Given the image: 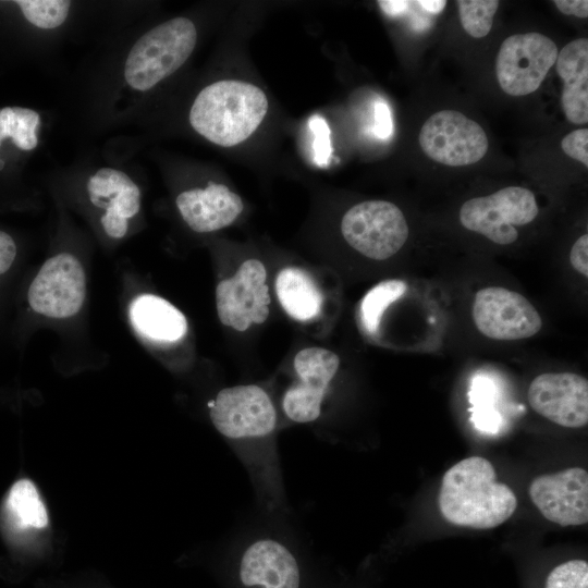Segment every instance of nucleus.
Segmentation results:
<instances>
[{
  "mask_svg": "<svg viewBox=\"0 0 588 588\" xmlns=\"http://www.w3.org/2000/svg\"><path fill=\"white\" fill-rule=\"evenodd\" d=\"M0 145H1V142H0Z\"/></svg>",
  "mask_w": 588,
  "mask_h": 588,
  "instance_id": "obj_37",
  "label": "nucleus"
},
{
  "mask_svg": "<svg viewBox=\"0 0 588 588\" xmlns=\"http://www.w3.org/2000/svg\"><path fill=\"white\" fill-rule=\"evenodd\" d=\"M176 206L195 232H213L232 224L243 211L241 197L223 184L209 182L205 188H192L176 197Z\"/></svg>",
  "mask_w": 588,
  "mask_h": 588,
  "instance_id": "obj_16",
  "label": "nucleus"
},
{
  "mask_svg": "<svg viewBox=\"0 0 588 588\" xmlns=\"http://www.w3.org/2000/svg\"><path fill=\"white\" fill-rule=\"evenodd\" d=\"M546 588H588V563L571 560L555 566L547 577Z\"/></svg>",
  "mask_w": 588,
  "mask_h": 588,
  "instance_id": "obj_26",
  "label": "nucleus"
},
{
  "mask_svg": "<svg viewBox=\"0 0 588 588\" xmlns=\"http://www.w3.org/2000/svg\"><path fill=\"white\" fill-rule=\"evenodd\" d=\"M558 53L554 41L537 32L505 38L495 60L500 87L514 97L536 91L555 64Z\"/></svg>",
  "mask_w": 588,
  "mask_h": 588,
  "instance_id": "obj_6",
  "label": "nucleus"
},
{
  "mask_svg": "<svg viewBox=\"0 0 588 588\" xmlns=\"http://www.w3.org/2000/svg\"><path fill=\"white\" fill-rule=\"evenodd\" d=\"M130 318L138 333L157 342H176L187 332L185 316L170 302L152 294L136 297Z\"/></svg>",
  "mask_w": 588,
  "mask_h": 588,
  "instance_id": "obj_18",
  "label": "nucleus"
},
{
  "mask_svg": "<svg viewBox=\"0 0 588 588\" xmlns=\"http://www.w3.org/2000/svg\"><path fill=\"white\" fill-rule=\"evenodd\" d=\"M268 98L256 85L237 79L215 82L196 96L189 123L203 137L222 147L246 140L261 124Z\"/></svg>",
  "mask_w": 588,
  "mask_h": 588,
  "instance_id": "obj_2",
  "label": "nucleus"
},
{
  "mask_svg": "<svg viewBox=\"0 0 588 588\" xmlns=\"http://www.w3.org/2000/svg\"><path fill=\"white\" fill-rule=\"evenodd\" d=\"M407 290V284L399 279L385 280L364 296L360 303V320L366 332L370 335L377 333L385 309L397 301Z\"/></svg>",
  "mask_w": 588,
  "mask_h": 588,
  "instance_id": "obj_23",
  "label": "nucleus"
},
{
  "mask_svg": "<svg viewBox=\"0 0 588 588\" xmlns=\"http://www.w3.org/2000/svg\"><path fill=\"white\" fill-rule=\"evenodd\" d=\"M40 117L33 109L5 107L0 109V142L10 137L23 150H33L38 145L37 130Z\"/></svg>",
  "mask_w": 588,
  "mask_h": 588,
  "instance_id": "obj_22",
  "label": "nucleus"
},
{
  "mask_svg": "<svg viewBox=\"0 0 588 588\" xmlns=\"http://www.w3.org/2000/svg\"><path fill=\"white\" fill-rule=\"evenodd\" d=\"M86 293L85 272L79 260L58 254L42 265L28 289L32 309L50 318H69L79 311Z\"/></svg>",
  "mask_w": 588,
  "mask_h": 588,
  "instance_id": "obj_11",
  "label": "nucleus"
},
{
  "mask_svg": "<svg viewBox=\"0 0 588 588\" xmlns=\"http://www.w3.org/2000/svg\"><path fill=\"white\" fill-rule=\"evenodd\" d=\"M413 2L400 0H382L378 1L380 9L390 16H397L407 11Z\"/></svg>",
  "mask_w": 588,
  "mask_h": 588,
  "instance_id": "obj_34",
  "label": "nucleus"
},
{
  "mask_svg": "<svg viewBox=\"0 0 588 588\" xmlns=\"http://www.w3.org/2000/svg\"><path fill=\"white\" fill-rule=\"evenodd\" d=\"M569 261L574 270L585 278L588 277V235L584 234L576 240L569 253Z\"/></svg>",
  "mask_w": 588,
  "mask_h": 588,
  "instance_id": "obj_30",
  "label": "nucleus"
},
{
  "mask_svg": "<svg viewBox=\"0 0 588 588\" xmlns=\"http://www.w3.org/2000/svg\"><path fill=\"white\" fill-rule=\"evenodd\" d=\"M458 14L464 30L474 38L489 34L499 8L498 0H458Z\"/></svg>",
  "mask_w": 588,
  "mask_h": 588,
  "instance_id": "obj_24",
  "label": "nucleus"
},
{
  "mask_svg": "<svg viewBox=\"0 0 588 588\" xmlns=\"http://www.w3.org/2000/svg\"><path fill=\"white\" fill-rule=\"evenodd\" d=\"M7 507L23 527L44 528L48 525L46 507L28 479H20L11 487Z\"/></svg>",
  "mask_w": 588,
  "mask_h": 588,
  "instance_id": "obj_21",
  "label": "nucleus"
},
{
  "mask_svg": "<svg viewBox=\"0 0 588 588\" xmlns=\"http://www.w3.org/2000/svg\"><path fill=\"white\" fill-rule=\"evenodd\" d=\"M309 128L314 137V162L319 167H326L332 154L330 128L326 120L320 115H314L310 118Z\"/></svg>",
  "mask_w": 588,
  "mask_h": 588,
  "instance_id": "obj_27",
  "label": "nucleus"
},
{
  "mask_svg": "<svg viewBox=\"0 0 588 588\" xmlns=\"http://www.w3.org/2000/svg\"><path fill=\"white\" fill-rule=\"evenodd\" d=\"M274 287L281 306L293 319L308 321L320 315L322 293L305 270L283 268L277 274Z\"/></svg>",
  "mask_w": 588,
  "mask_h": 588,
  "instance_id": "obj_20",
  "label": "nucleus"
},
{
  "mask_svg": "<svg viewBox=\"0 0 588 588\" xmlns=\"http://www.w3.org/2000/svg\"><path fill=\"white\" fill-rule=\"evenodd\" d=\"M240 578L244 586L299 588L298 564L290 550L272 539H260L243 553Z\"/></svg>",
  "mask_w": 588,
  "mask_h": 588,
  "instance_id": "obj_15",
  "label": "nucleus"
},
{
  "mask_svg": "<svg viewBox=\"0 0 588 588\" xmlns=\"http://www.w3.org/2000/svg\"><path fill=\"white\" fill-rule=\"evenodd\" d=\"M416 3L425 11L432 14L442 12L446 5V1L443 0H419Z\"/></svg>",
  "mask_w": 588,
  "mask_h": 588,
  "instance_id": "obj_35",
  "label": "nucleus"
},
{
  "mask_svg": "<svg viewBox=\"0 0 588 588\" xmlns=\"http://www.w3.org/2000/svg\"><path fill=\"white\" fill-rule=\"evenodd\" d=\"M539 207L531 191L507 186L491 195L470 198L460 210L462 225L499 245H509L518 237L516 226L535 220Z\"/></svg>",
  "mask_w": 588,
  "mask_h": 588,
  "instance_id": "obj_4",
  "label": "nucleus"
},
{
  "mask_svg": "<svg viewBox=\"0 0 588 588\" xmlns=\"http://www.w3.org/2000/svg\"><path fill=\"white\" fill-rule=\"evenodd\" d=\"M196 42V27L186 17L155 26L130 50L124 65L126 83L135 90L151 89L186 62Z\"/></svg>",
  "mask_w": 588,
  "mask_h": 588,
  "instance_id": "obj_3",
  "label": "nucleus"
},
{
  "mask_svg": "<svg viewBox=\"0 0 588 588\" xmlns=\"http://www.w3.org/2000/svg\"><path fill=\"white\" fill-rule=\"evenodd\" d=\"M556 72L563 81L562 108L573 124L588 122V40L578 38L558 53Z\"/></svg>",
  "mask_w": 588,
  "mask_h": 588,
  "instance_id": "obj_17",
  "label": "nucleus"
},
{
  "mask_svg": "<svg viewBox=\"0 0 588 588\" xmlns=\"http://www.w3.org/2000/svg\"><path fill=\"white\" fill-rule=\"evenodd\" d=\"M340 366L339 356L322 347H306L294 357L298 381L284 393L282 407L296 422H310L320 416L328 387Z\"/></svg>",
  "mask_w": 588,
  "mask_h": 588,
  "instance_id": "obj_12",
  "label": "nucleus"
},
{
  "mask_svg": "<svg viewBox=\"0 0 588 588\" xmlns=\"http://www.w3.org/2000/svg\"><path fill=\"white\" fill-rule=\"evenodd\" d=\"M529 495L539 512L560 526H579L588 520V473L572 467L536 477Z\"/></svg>",
  "mask_w": 588,
  "mask_h": 588,
  "instance_id": "obj_14",
  "label": "nucleus"
},
{
  "mask_svg": "<svg viewBox=\"0 0 588 588\" xmlns=\"http://www.w3.org/2000/svg\"><path fill=\"white\" fill-rule=\"evenodd\" d=\"M341 232L351 247L375 260L394 256L409 234L402 210L385 200H367L351 207L342 218Z\"/></svg>",
  "mask_w": 588,
  "mask_h": 588,
  "instance_id": "obj_5",
  "label": "nucleus"
},
{
  "mask_svg": "<svg viewBox=\"0 0 588 588\" xmlns=\"http://www.w3.org/2000/svg\"><path fill=\"white\" fill-rule=\"evenodd\" d=\"M15 3L29 23L42 29L62 25L71 7V2L64 0H19Z\"/></svg>",
  "mask_w": 588,
  "mask_h": 588,
  "instance_id": "obj_25",
  "label": "nucleus"
},
{
  "mask_svg": "<svg viewBox=\"0 0 588 588\" xmlns=\"http://www.w3.org/2000/svg\"><path fill=\"white\" fill-rule=\"evenodd\" d=\"M372 132L380 139H388L393 133L391 110L385 101L377 100L373 105Z\"/></svg>",
  "mask_w": 588,
  "mask_h": 588,
  "instance_id": "obj_29",
  "label": "nucleus"
},
{
  "mask_svg": "<svg viewBox=\"0 0 588 588\" xmlns=\"http://www.w3.org/2000/svg\"><path fill=\"white\" fill-rule=\"evenodd\" d=\"M553 3L563 14L575 15L579 19L588 16L587 0H555Z\"/></svg>",
  "mask_w": 588,
  "mask_h": 588,
  "instance_id": "obj_33",
  "label": "nucleus"
},
{
  "mask_svg": "<svg viewBox=\"0 0 588 588\" xmlns=\"http://www.w3.org/2000/svg\"><path fill=\"white\" fill-rule=\"evenodd\" d=\"M477 330L497 341H517L536 335L542 320L535 306L520 293L502 286L480 289L473 302Z\"/></svg>",
  "mask_w": 588,
  "mask_h": 588,
  "instance_id": "obj_8",
  "label": "nucleus"
},
{
  "mask_svg": "<svg viewBox=\"0 0 588 588\" xmlns=\"http://www.w3.org/2000/svg\"><path fill=\"white\" fill-rule=\"evenodd\" d=\"M16 257L14 240L5 232L0 231V275L5 273Z\"/></svg>",
  "mask_w": 588,
  "mask_h": 588,
  "instance_id": "obj_31",
  "label": "nucleus"
},
{
  "mask_svg": "<svg viewBox=\"0 0 588 588\" xmlns=\"http://www.w3.org/2000/svg\"><path fill=\"white\" fill-rule=\"evenodd\" d=\"M531 408L550 421L566 428L588 422V381L574 372H544L529 384Z\"/></svg>",
  "mask_w": 588,
  "mask_h": 588,
  "instance_id": "obj_13",
  "label": "nucleus"
},
{
  "mask_svg": "<svg viewBox=\"0 0 588 588\" xmlns=\"http://www.w3.org/2000/svg\"><path fill=\"white\" fill-rule=\"evenodd\" d=\"M562 150L572 159L578 160L588 167V130L577 128L561 142Z\"/></svg>",
  "mask_w": 588,
  "mask_h": 588,
  "instance_id": "obj_28",
  "label": "nucleus"
},
{
  "mask_svg": "<svg viewBox=\"0 0 588 588\" xmlns=\"http://www.w3.org/2000/svg\"><path fill=\"white\" fill-rule=\"evenodd\" d=\"M3 166H4V162L0 160V170L3 168Z\"/></svg>",
  "mask_w": 588,
  "mask_h": 588,
  "instance_id": "obj_36",
  "label": "nucleus"
},
{
  "mask_svg": "<svg viewBox=\"0 0 588 588\" xmlns=\"http://www.w3.org/2000/svg\"><path fill=\"white\" fill-rule=\"evenodd\" d=\"M90 203L106 210L105 215L128 220L138 213L140 191L123 171L101 168L87 182Z\"/></svg>",
  "mask_w": 588,
  "mask_h": 588,
  "instance_id": "obj_19",
  "label": "nucleus"
},
{
  "mask_svg": "<svg viewBox=\"0 0 588 588\" xmlns=\"http://www.w3.org/2000/svg\"><path fill=\"white\" fill-rule=\"evenodd\" d=\"M100 222L105 232L113 238L123 237L128 229L127 220L115 216L103 215Z\"/></svg>",
  "mask_w": 588,
  "mask_h": 588,
  "instance_id": "obj_32",
  "label": "nucleus"
},
{
  "mask_svg": "<svg viewBox=\"0 0 588 588\" xmlns=\"http://www.w3.org/2000/svg\"><path fill=\"white\" fill-rule=\"evenodd\" d=\"M208 406L213 426L230 439L260 438L275 428L273 403L267 392L255 384L222 389Z\"/></svg>",
  "mask_w": 588,
  "mask_h": 588,
  "instance_id": "obj_9",
  "label": "nucleus"
},
{
  "mask_svg": "<svg viewBox=\"0 0 588 588\" xmlns=\"http://www.w3.org/2000/svg\"><path fill=\"white\" fill-rule=\"evenodd\" d=\"M418 140L430 159L450 167L476 163L488 151L483 128L455 110H441L429 117L421 126Z\"/></svg>",
  "mask_w": 588,
  "mask_h": 588,
  "instance_id": "obj_7",
  "label": "nucleus"
},
{
  "mask_svg": "<svg viewBox=\"0 0 588 588\" xmlns=\"http://www.w3.org/2000/svg\"><path fill=\"white\" fill-rule=\"evenodd\" d=\"M266 279L264 264L247 259L232 278L219 282L216 306L222 324L242 332L268 319L271 299Z\"/></svg>",
  "mask_w": 588,
  "mask_h": 588,
  "instance_id": "obj_10",
  "label": "nucleus"
},
{
  "mask_svg": "<svg viewBox=\"0 0 588 588\" xmlns=\"http://www.w3.org/2000/svg\"><path fill=\"white\" fill-rule=\"evenodd\" d=\"M438 505L442 516L453 525L490 529L514 514L517 499L509 486L497 480L490 461L470 456L445 471Z\"/></svg>",
  "mask_w": 588,
  "mask_h": 588,
  "instance_id": "obj_1",
  "label": "nucleus"
}]
</instances>
